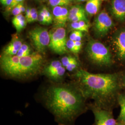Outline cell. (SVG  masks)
<instances>
[{
	"mask_svg": "<svg viewBox=\"0 0 125 125\" xmlns=\"http://www.w3.org/2000/svg\"><path fill=\"white\" fill-rule=\"evenodd\" d=\"M66 46H67V49L69 50L70 52H71L73 53L76 54V45H75V41L71 40L70 39L67 40Z\"/></svg>",
	"mask_w": 125,
	"mask_h": 125,
	"instance_id": "28",
	"label": "cell"
},
{
	"mask_svg": "<svg viewBox=\"0 0 125 125\" xmlns=\"http://www.w3.org/2000/svg\"></svg>",
	"mask_w": 125,
	"mask_h": 125,
	"instance_id": "37",
	"label": "cell"
},
{
	"mask_svg": "<svg viewBox=\"0 0 125 125\" xmlns=\"http://www.w3.org/2000/svg\"><path fill=\"white\" fill-rule=\"evenodd\" d=\"M74 77L84 97L93 99L98 107L112 100L119 87L117 74H93L80 69L74 74Z\"/></svg>",
	"mask_w": 125,
	"mask_h": 125,
	"instance_id": "2",
	"label": "cell"
},
{
	"mask_svg": "<svg viewBox=\"0 0 125 125\" xmlns=\"http://www.w3.org/2000/svg\"><path fill=\"white\" fill-rule=\"evenodd\" d=\"M101 0H89L85 5L86 13L90 16L96 14L101 8Z\"/></svg>",
	"mask_w": 125,
	"mask_h": 125,
	"instance_id": "14",
	"label": "cell"
},
{
	"mask_svg": "<svg viewBox=\"0 0 125 125\" xmlns=\"http://www.w3.org/2000/svg\"><path fill=\"white\" fill-rule=\"evenodd\" d=\"M118 101L121 107L118 120L120 122L125 123V94H120L118 96Z\"/></svg>",
	"mask_w": 125,
	"mask_h": 125,
	"instance_id": "17",
	"label": "cell"
},
{
	"mask_svg": "<svg viewBox=\"0 0 125 125\" xmlns=\"http://www.w3.org/2000/svg\"><path fill=\"white\" fill-rule=\"evenodd\" d=\"M116 125H125V123H123V122H119L117 123Z\"/></svg>",
	"mask_w": 125,
	"mask_h": 125,
	"instance_id": "33",
	"label": "cell"
},
{
	"mask_svg": "<svg viewBox=\"0 0 125 125\" xmlns=\"http://www.w3.org/2000/svg\"><path fill=\"white\" fill-rule=\"evenodd\" d=\"M79 1H88L89 0H77Z\"/></svg>",
	"mask_w": 125,
	"mask_h": 125,
	"instance_id": "34",
	"label": "cell"
},
{
	"mask_svg": "<svg viewBox=\"0 0 125 125\" xmlns=\"http://www.w3.org/2000/svg\"><path fill=\"white\" fill-rule=\"evenodd\" d=\"M12 24L18 32L23 30L27 26V20L22 14L14 16L12 19Z\"/></svg>",
	"mask_w": 125,
	"mask_h": 125,
	"instance_id": "16",
	"label": "cell"
},
{
	"mask_svg": "<svg viewBox=\"0 0 125 125\" xmlns=\"http://www.w3.org/2000/svg\"><path fill=\"white\" fill-rule=\"evenodd\" d=\"M0 63L1 70L7 76L16 78H26L36 75L42 70L43 58L41 54L38 52L23 57L2 54Z\"/></svg>",
	"mask_w": 125,
	"mask_h": 125,
	"instance_id": "3",
	"label": "cell"
},
{
	"mask_svg": "<svg viewBox=\"0 0 125 125\" xmlns=\"http://www.w3.org/2000/svg\"><path fill=\"white\" fill-rule=\"evenodd\" d=\"M92 108L94 116V125H117V123L111 112L98 106Z\"/></svg>",
	"mask_w": 125,
	"mask_h": 125,
	"instance_id": "10",
	"label": "cell"
},
{
	"mask_svg": "<svg viewBox=\"0 0 125 125\" xmlns=\"http://www.w3.org/2000/svg\"><path fill=\"white\" fill-rule=\"evenodd\" d=\"M68 21L71 22H77L79 21H85L89 22V20L87 18V13L86 12L77 13L72 16L69 15Z\"/></svg>",
	"mask_w": 125,
	"mask_h": 125,
	"instance_id": "19",
	"label": "cell"
},
{
	"mask_svg": "<svg viewBox=\"0 0 125 125\" xmlns=\"http://www.w3.org/2000/svg\"><path fill=\"white\" fill-rule=\"evenodd\" d=\"M26 9H25L23 2L21 3L20 4L16 6L11 11V13L14 16L19 15L20 14H22V13H24L26 12Z\"/></svg>",
	"mask_w": 125,
	"mask_h": 125,
	"instance_id": "25",
	"label": "cell"
},
{
	"mask_svg": "<svg viewBox=\"0 0 125 125\" xmlns=\"http://www.w3.org/2000/svg\"><path fill=\"white\" fill-rule=\"evenodd\" d=\"M85 9L81 5H76L73 6L71 8V9L69 10V15L72 16L76 14L77 13L85 12Z\"/></svg>",
	"mask_w": 125,
	"mask_h": 125,
	"instance_id": "23",
	"label": "cell"
},
{
	"mask_svg": "<svg viewBox=\"0 0 125 125\" xmlns=\"http://www.w3.org/2000/svg\"><path fill=\"white\" fill-rule=\"evenodd\" d=\"M28 36L37 52L45 53L50 41V33L47 30L42 27H37L28 32Z\"/></svg>",
	"mask_w": 125,
	"mask_h": 125,
	"instance_id": "5",
	"label": "cell"
},
{
	"mask_svg": "<svg viewBox=\"0 0 125 125\" xmlns=\"http://www.w3.org/2000/svg\"><path fill=\"white\" fill-rule=\"evenodd\" d=\"M69 0V1H71V0Z\"/></svg>",
	"mask_w": 125,
	"mask_h": 125,
	"instance_id": "36",
	"label": "cell"
},
{
	"mask_svg": "<svg viewBox=\"0 0 125 125\" xmlns=\"http://www.w3.org/2000/svg\"><path fill=\"white\" fill-rule=\"evenodd\" d=\"M31 53V49L30 46L26 44H23L16 55L19 57H23L28 56Z\"/></svg>",
	"mask_w": 125,
	"mask_h": 125,
	"instance_id": "20",
	"label": "cell"
},
{
	"mask_svg": "<svg viewBox=\"0 0 125 125\" xmlns=\"http://www.w3.org/2000/svg\"><path fill=\"white\" fill-rule=\"evenodd\" d=\"M122 86L125 88V76L124 77H123V79H122Z\"/></svg>",
	"mask_w": 125,
	"mask_h": 125,
	"instance_id": "32",
	"label": "cell"
},
{
	"mask_svg": "<svg viewBox=\"0 0 125 125\" xmlns=\"http://www.w3.org/2000/svg\"><path fill=\"white\" fill-rule=\"evenodd\" d=\"M25 0H13L12 3L8 7H6L5 9V11L7 13H9L18 5L22 3Z\"/></svg>",
	"mask_w": 125,
	"mask_h": 125,
	"instance_id": "27",
	"label": "cell"
},
{
	"mask_svg": "<svg viewBox=\"0 0 125 125\" xmlns=\"http://www.w3.org/2000/svg\"><path fill=\"white\" fill-rule=\"evenodd\" d=\"M48 3L50 6L54 8L57 6H66L70 4V1L68 0H49Z\"/></svg>",
	"mask_w": 125,
	"mask_h": 125,
	"instance_id": "22",
	"label": "cell"
},
{
	"mask_svg": "<svg viewBox=\"0 0 125 125\" xmlns=\"http://www.w3.org/2000/svg\"><path fill=\"white\" fill-rule=\"evenodd\" d=\"M31 9L29 8H27L26 9V12H25V17L27 20V21L28 20V19H29V17L30 16V12H31Z\"/></svg>",
	"mask_w": 125,
	"mask_h": 125,
	"instance_id": "31",
	"label": "cell"
},
{
	"mask_svg": "<svg viewBox=\"0 0 125 125\" xmlns=\"http://www.w3.org/2000/svg\"><path fill=\"white\" fill-rule=\"evenodd\" d=\"M102 1H105V0H101Z\"/></svg>",
	"mask_w": 125,
	"mask_h": 125,
	"instance_id": "35",
	"label": "cell"
},
{
	"mask_svg": "<svg viewBox=\"0 0 125 125\" xmlns=\"http://www.w3.org/2000/svg\"><path fill=\"white\" fill-rule=\"evenodd\" d=\"M109 11L112 17L119 22L125 21V0H111Z\"/></svg>",
	"mask_w": 125,
	"mask_h": 125,
	"instance_id": "11",
	"label": "cell"
},
{
	"mask_svg": "<svg viewBox=\"0 0 125 125\" xmlns=\"http://www.w3.org/2000/svg\"><path fill=\"white\" fill-rule=\"evenodd\" d=\"M38 12L35 8H32L31 9V12L29 19L27 21L28 23H31L38 21Z\"/></svg>",
	"mask_w": 125,
	"mask_h": 125,
	"instance_id": "26",
	"label": "cell"
},
{
	"mask_svg": "<svg viewBox=\"0 0 125 125\" xmlns=\"http://www.w3.org/2000/svg\"><path fill=\"white\" fill-rule=\"evenodd\" d=\"M86 52L89 60L96 65L108 66L112 64V54L106 45L99 41L89 40Z\"/></svg>",
	"mask_w": 125,
	"mask_h": 125,
	"instance_id": "4",
	"label": "cell"
},
{
	"mask_svg": "<svg viewBox=\"0 0 125 125\" xmlns=\"http://www.w3.org/2000/svg\"><path fill=\"white\" fill-rule=\"evenodd\" d=\"M42 72L50 79L58 81L61 80L64 76L66 69L63 66L61 61L54 60L44 67Z\"/></svg>",
	"mask_w": 125,
	"mask_h": 125,
	"instance_id": "9",
	"label": "cell"
},
{
	"mask_svg": "<svg viewBox=\"0 0 125 125\" xmlns=\"http://www.w3.org/2000/svg\"><path fill=\"white\" fill-rule=\"evenodd\" d=\"M71 27L73 30L88 32L89 30L90 24L89 22L85 21H79L77 22H72Z\"/></svg>",
	"mask_w": 125,
	"mask_h": 125,
	"instance_id": "18",
	"label": "cell"
},
{
	"mask_svg": "<svg viewBox=\"0 0 125 125\" xmlns=\"http://www.w3.org/2000/svg\"><path fill=\"white\" fill-rule=\"evenodd\" d=\"M83 37L82 31L77 30H74L70 36V40L74 41H81Z\"/></svg>",
	"mask_w": 125,
	"mask_h": 125,
	"instance_id": "24",
	"label": "cell"
},
{
	"mask_svg": "<svg viewBox=\"0 0 125 125\" xmlns=\"http://www.w3.org/2000/svg\"><path fill=\"white\" fill-rule=\"evenodd\" d=\"M38 21H39V22L40 23V24L42 25H48L45 15L43 13V12L41 11V10H40V11H39V12H38Z\"/></svg>",
	"mask_w": 125,
	"mask_h": 125,
	"instance_id": "29",
	"label": "cell"
},
{
	"mask_svg": "<svg viewBox=\"0 0 125 125\" xmlns=\"http://www.w3.org/2000/svg\"><path fill=\"white\" fill-rule=\"evenodd\" d=\"M22 44L21 40L19 38L17 35L13 34L9 44L5 46L3 50L2 54L9 56L16 55Z\"/></svg>",
	"mask_w": 125,
	"mask_h": 125,
	"instance_id": "13",
	"label": "cell"
},
{
	"mask_svg": "<svg viewBox=\"0 0 125 125\" xmlns=\"http://www.w3.org/2000/svg\"><path fill=\"white\" fill-rule=\"evenodd\" d=\"M61 62L63 66L69 72H72L77 69L79 66V62L77 59L71 56L62 57Z\"/></svg>",
	"mask_w": 125,
	"mask_h": 125,
	"instance_id": "15",
	"label": "cell"
},
{
	"mask_svg": "<svg viewBox=\"0 0 125 125\" xmlns=\"http://www.w3.org/2000/svg\"><path fill=\"white\" fill-rule=\"evenodd\" d=\"M69 11L67 8L61 6L54 7L52 15L55 27L57 28L64 27L68 21Z\"/></svg>",
	"mask_w": 125,
	"mask_h": 125,
	"instance_id": "12",
	"label": "cell"
},
{
	"mask_svg": "<svg viewBox=\"0 0 125 125\" xmlns=\"http://www.w3.org/2000/svg\"><path fill=\"white\" fill-rule=\"evenodd\" d=\"M41 10L43 12V13L45 15L46 20L47 22V24L50 25L53 22V15L51 13V12L49 11V10L48 9V8L45 6H44L42 7V8Z\"/></svg>",
	"mask_w": 125,
	"mask_h": 125,
	"instance_id": "21",
	"label": "cell"
},
{
	"mask_svg": "<svg viewBox=\"0 0 125 125\" xmlns=\"http://www.w3.org/2000/svg\"><path fill=\"white\" fill-rule=\"evenodd\" d=\"M50 41L48 47L53 52L62 55L67 52V37L66 30L64 27L57 28L50 32Z\"/></svg>",
	"mask_w": 125,
	"mask_h": 125,
	"instance_id": "6",
	"label": "cell"
},
{
	"mask_svg": "<svg viewBox=\"0 0 125 125\" xmlns=\"http://www.w3.org/2000/svg\"><path fill=\"white\" fill-rule=\"evenodd\" d=\"M13 0H0L1 4L5 7H8L12 3Z\"/></svg>",
	"mask_w": 125,
	"mask_h": 125,
	"instance_id": "30",
	"label": "cell"
},
{
	"mask_svg": "<svg viewBox=\"0 0 125 125\" xmlns=\"http://www.w3.org/2000/svg\"><path fill=\"white\" fill-rule=\"evenodd\" d=\"M84 98L78 87L67 84L50 85L44 94L46 107L58 125H74L84 110Z\"/></svg>",
	"mask_w": 125,
	"mask_h": 125,
	"instance_id": "1",
	"label": "cell"
},
{
	"mask_svg": "<svg viewBox=\"0 0 125 125\" xmlns=\"http://www.w3.org/2000/svg\"><path fill=\"white\" fill-rule=\"evenodd\" d=\"M114 26V22L108 13L103 10L94 19L93 25L94 35L99 38L104 37Z\"/></svg>",
	"mask_w": 125,
	"mask_h": 125,
	"instance_id": "7",
	"label": "cell"
},
{
	"mask_svg": "<svg viewBox=\"0 0 125 125\" xmlns=\"http://www.w3.org/2000/svg\"><path fill=\"white\" fill-rule=\"evenodd\" d=\"M112 43L118 58L125 61V27L115 31L112 36Z\"/></svg>",
	"mask_w": 125,
	"mask_h": 125,
	"instance_id": "8",
	"label": "cell"
}]
</instances>
